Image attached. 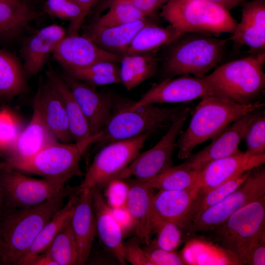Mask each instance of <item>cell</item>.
Listing matches in <instances>:
<instances>
[{
	"label": "cell",
	"mask_w": 265,
	"mask_h": 265,
	"mask_svg": "<svg viewBox=\"0 0 265 265\" xmlns=\"http://www.w3.org/2000/svg\"><path fill=\"white\" fill-rule=\"evenodd\" d=\"M60 195L40 204L5 208L0 216V265H18L46 223L64 205Z\"/></svg>",
	"instance_id": "1"
},
{
	"label": "cell",
	"mask_w": 265,
	"mask_h": 265,
	"mask_svg": "<svg viewBox=\"0 0 265 265\" xmlns=\"http://www.w3.org/2000/svg\"><path fill=\"white\" fill-rule=\"evenodd\" d=\"M264 106L259 102L242 105L214 96L202 98L192 113L188 126L178 138V158L186 159L196 146L212 140L239 118Z\"/></svg>",
	"instance_id": "2"
},
{
	"label": "cell",
	"mask_w": 265,
	"mask_h": 265,
	"mask_svg": "<svg viewBox=\"0 0 265 265\" xmlns=\"http://www.w3.org/2000/svg\"><path fill=\"white\" fill-rule=\"evenodd\" d=\"M265 53L227 62L204 77L214 96L242 104L255 103L265 87Z\"/></svg>",
	"instance_id": "3"
},
{
	"label": "cell",
	"mask_w": 265,
	"mask_h": 265,
	"mask_svg": "<svg viewBox=\"0 0 265 265\" xmlns=\"http://www.w3.org/2000/svg\"><path fill=\"white\" fill-rule=\"evenodd\" d=\"M159 15L183 33L194 32L219 37L233 34L238 22L212 0H167Z\"/></svg>",
	"instance_id": "4"
},
{
	"label": "cell",
	"mask_w": 265,
	"mask_h": 265,
	"mask_svg": "<svg viewBox=\"0 0 265 265\" xmlns=\"http://www.w3.org/2000/svg\"><path fill=\"white\" fill-rule=\"evenodd\" d=\"M228 39L187 32L172 42L165 60L170 77L189 75L202 78L220 62Z\"/></svg>",
	"instance_id": "5"
},
{
	"label": "cell",
	"mask_w": 265,
	"mask_h": 265,
	"mask_svg": "<svg viewBox=\"0 0 265 265\" xmlns=\"http://www.w3.org/2000/svg\"><path fill=\"white\" fill-rule=\"evenodd\" d=\"M91 145L56 141L28 159L5 166L45 179L68 182L74 177L81 176V158Z\"/></svg>",
	"instance_id": "6"
},
{
	"label": "cell",
	"mask_w": 265,
	"mask_h": 265,
	"mask_svg": "<svg viewBox=\"0 0 265 265\" xmlns=\"http://www.w3.org/2000/svg\"><path fill=\"white\" fill-rule=\"evenodd\" d=\"M265 232V196L236 212L211 231L214 241L239 259L242 265L251 247Z\"/></svg>",
	"instance_id": "7"
},
{
	"label": "cell",
	"mask_w": 265,
	"mask_h": 265,
	"mask_svg": "<svg viewBox=\"0 0 265 265\" xmlns=\"http://www.w3.org/2000/svg\"><path fill=\"white\" fill-rule=\"evenodd\" d=\"M183 107H163L147 105L134 109L126 107L113 113L97 141L103 146L109 143L153 133L170 124Z\"/></svg>",
	"instance_id": "8"
},
{
	"label": "cell",
	"mask_w": 265,
	"mask_h": 265,
	"mask_svg": "<svg viewBox=\"0 0 265 265\" xmlns=\"http://www.w3.org/2000/svg\"><path fill=\"white\" fill-rule=\"evenodd\" d=\"M0 180L3 205L8 208L37 205L56 196H70L76 190L67 186V181L31 178L5 164Z\"/></svg>",
	"instance_id": "9"
},
{
	"label": "cell",
	"mask_w": 265,
	"mask_h": 265,
	"mask_svg": "<svg viewBox=\"0 0 265 265\" xmlns=\"http://www.w3.org/2000/svg\"><path fill=\"white\" fill-rule=\"evenodd\" d=\"M264 196L265 169L261 165L252 169L237 189L202 212L184 231V235L211 232L240 208Z\"/></svg>",
	"instance_id": "10"
},
{
	"label": "cell",
	"mask_w": 265,
	"mask_h": 265,
	"mask_svg": "<svg viewBox=\"0 0 265 265\" xmlns=\"http://www.w3.org/2000/svg\"><path fill=\"white\" fill-rule=\"evenodd\" d=\"M153 133L147 132L133 138L109 143L95 156L80 184L79 192L85 189L105 187L116 178L137 156L148 138Z\"/></svg>",
	"instance_id": "11"
},
{
	"label": "cell",
	"mask_w": 265,
	"mask_h": 265,
	"mask_svg": "<svg viewBox=\"0 0 265 265\" xmlns=\"http://www.w3.org/2000/svg\"><path fill=\"white\" fill-rule=\"evenodd\" d=\"M190 113L188 107H183L159 141L151 149L140 152L116 178L127 179L134 177L139 180H148L172 166L173 155L177 141Z\"/></svg>",
	"instance_id": "12"
},
{
	"label": "cell",
	"mask_w": 265,
	"mask_h": 265,
	"mask_svg": "<svg viewBox=\"0 0 265 265\" xmlns=\"http://www.w3.org/2000/svg\"><path fill=\"white\" fill-rule=\"evenodd\" d=\"M179 76L176 78L169 77L153 85L139 100L126 107L134 109L147 105L184 103L213 96L211 87L204 77L197 78L189 75Z\"/></svg>",
	"instance_id": "13"
},
{
	"label": "cell",
	"mask_w": 265,
	"mask_h": 265,
	"mask_svg": "<svg viewBox=\"0 0 265 265\" xmlns=\"http://www.w3.org/2000/svg\"><path fill=\"white\" fill-rule=\"evenodd\" d=\"M261 109L247 113L235 121L213 139L209 145L192 154L182 164L199 172L211 161L238 152V145L248 129L256 119L265 112Z\"/></svg>",
	"instance_id": "14"
},
{
	"label": "cell",
	"mask_w": 265,
	"mask_h": 265,
	"mask_svg": "<svg viewBox=\"0 0 265 265\" xmlns=\"http://www.w3.org/2000/svg\"><path fill=\"white\" fill-rule=\"evenodd\" d=\"M52 55L65 69L84 68L102 61L120 62L123 56L106 51L89 38L77 34L65 36L56 45Z\"/></svg>",
	"instance_id": "15"
},
{
	"label": "cell",
	"mask_w": 265,
	"mask_h": 265,
	"mask_svg": "<svg viewBox=\"0 0 265 265\" xmlns=\"http://www.w3.org/2000/svg\"><path fill=\"white\" fill-rule=\"evenodd\" d=\"M62 78L84 114L91 135H100L113 114L110 97L68 73Z\"/></svg>",
	"instance_id": "16"
},
{
	"label": "cell",
	"mask_w": 265,
	"mask_h": 265,
	"mask_svg": "<svg viewBox=\"0 0 265 265\" xmlns=\"http://www.w3.org/2000/svg\"><path fill=\"white\" fill-rule=\"evenodd\" d=\"M58 141L45 124L38 103L34 101L30 122L18 134L12 146L5 154V164L28 159L41 150Z\"/></svg>",
	"instance_id": "17"
},
{
	"label": "cell",
	"mask_w": 265,
	"mask_h": 265,
	"mask_svg": "<svg viewBox=\"0 0 265 265\" xmlns=\"http://www.w3.org/2000/svg\"><path fill=\"white\" fill-rule=\"evenodd\" d=\"M265 163V154L251 155L239 150L230 156L214 160L199 171L197 187H216L244 172Z\"/></svg>",
	"instance_id": "18"
},
{
	"label": "cell",
	"mask_w": 265,
	"mask_h": 265,
	"mask_svg": "<svg viewBox=\"0 0 265 265\" xmlns=\"http://www.w3.org/2000/svg\"><path fill=\"white\" fill-rule=\"evenodd\" d=\"M65 34L63 27L53 24L41 28L25 39L20 52L25 70L29 76H35L42 71Z\"/></svg>",
	"instance_id": "19"
},
{
	"label": "cell",
	"mask_w": 265,
	"mask_h": 265,
	"mask_svg": "<svg viewBox=\"0 0 265 265\" xmlns=\"http://www.w3.org/2000/svg\"><path fill=\"white\" fill-rule=\"evenodd\" d=\"M198 187L175 190H159L154 194L152 206V229L157 224L171 222L183 231L196 195Z\"/></svg>",
	"instance_id": "20"
},
{
	"label": "cell",
	"mask_w": 265,
	"mask_h": 265,
	"mask_svg": "<svg viewBox=\"0 0 265 265\" xmlns=\"http://www.w3.org/2000/svg\"><path fill=\"white\" fill-rule=\"evenodd\" d=\"M77 192V191H76ZM79 193V198L70 219L78 249L77 265H85L91 253L96 234L91 189Z\"/></svg>",
	"instance_id": "21"
},
{
	"label": "cell",
	"mask_w": 265,
	"mask_h": 265,
	"mask_svg": "<svg viewBox=\"0 0 265 265\" xmlns=\"http://www.w3.org/2000/svg\"><path fill=\"white\" fill-rule=\"evenodd\" d=\"M241 19L231 39L248 46L251 54L265 52V0H252L243 3Z\"/></svg>",
	"instance_id": "22"
},
{
	"label": "cell",
	"mask_w": 265,
	"mask_h": 265,
	"mask_svg": "<svg viewBox=\"0 0 265 265\" xmlns=\"http://www.w3.org/2000/svg\"><path fill=\"white\" fill-rule=\"evenodd\" d=\"M35 99L45 124L57 140L66 143L73 142L62 100L48 79L39 85Z\"/></svg>",
	"instance_id": "23"
},
{
	"label": "cell",
	"mask_w": 265,
	"mask_h": 265,
	"mask_svg": "<svg viewBox=\"0 0 265 265\" xmlns=\"http://www.w3.org/2000/svg\"><path fill=\"white\" fill-rule=\"evenodd\" d=\"M184 240L185 244L180 253L186 265H242L234 253L208 238L194 234L184 235Z\"/></svg>",
	"instance_id": "24"
},
{
	"label": "cell",
	"mask_w": 265,
	"mask_h": 265,
	"mask_svg": "<svg viewBox=\"0 0 265 265\" xmlns=\"http://www.w3.org/2000/svg\"><path fill=\"white\" fill-rule=\"evenodd\" d=\"M130 189L126 207L133 219L136 237L146 245L151 241L154 189L142 181L128 180Z\"/></svg>",
	"instance_id": "25"
},
{
	"label": "cell",
	"mask_w": 265,
	"mask_h": 265,
	"mask_svg": "<svg viewBox=\"0 0 265 265\" xmlns=\"http://www.w3.org/2000/svg\"><path fill=\"white\" fill-rule=\"evenodd\" d=\"M91 189L96 233L104 247L121 265H125L122 232L112 217L100 189L94 187Z\"/></svg>",
	"instance_id": "26"
},
{
	"label": "cell",
	"mask_w": 265,
	"mask_h": 265,
	"mask_svg": "<svg viewBox=\"0 0 265 265\" xmlns=\"http://www.w3.org/2000/svg\"><path fill=\"white\" fill-rule=\"evenodd\" d=\"M150 22L146 19L113 26H106L96 22L90 25L84 36L102 49L124 54L137 32Z\"/></svg>",
	"instance_id": "27"
},
{
	"label": "cell",
	"mask_w": 265,
	"mask_h": 265,
	"mask_svg": "<svg viewBox=\"0 0 265 265\" xmlns=\"http://www.w3.org/2000/svg\"><path fill=\"white\" fill-rule=\"evenodd\" d=\"M46 74L62 100L73 142L96 143L98 136L91 135L88 122L63 78L52 70H48Z\"/></svg>",
	"instance_id": "28"
},
{
	"label": "cell",
	"mask_w": 265,
	"mask_h": 265,
	"mask_svg": "<svg viewBox=\"0 0 265 265\" xmlns=\"http://www.w3.org/2000/svg\"><path fill=\"white\" fill-rule=\"evenodd\" d=\"M41 15L23 0H0V39L20 36L30 23Z\"/></svg>",
	"instance_id": "29"
},
{
	"label": "cell",
	"mask_w": 265,
	"mask_h": 265,
	"mask_svg": "<svg viewBox=\"0 0 265 265\" xmlns=\"http://www.w3.org/2000/svg\"><path fill=\"white\" fill-rule=\"evenodd\" d=\"M75 192L70 195L67 202L43 226L18 265H25L30 258L46 251L55 236L70 220L79 198V193Z\"/></svg>",
	"instance_id": "30"
},
{
	"label": "cell",
	"mask_w": 265,
	"mask_h": 265,
	"mask_svg": "<svg viewBox=\"0 0 265 265\" xmlns=\"http://www.w3.org/2000/svg\"><path fill=\"white\" fill-rule=\"evenodd\" d=\"M183 33L171 25L165 27L149 22L136 34L124 54H134L169 45Z\"/></svg>",
	"instance_id": "31"
},
{
	"label": "cell",
	"mask_w": 265,
	"mask_h": 265,
	"mask_svg": "<svg viewBox=\"0 0 265 265\" xmlns=\"http://www.w3.org/2000/svg\"><path fill=\"white\" fill-rule=\"evenodd\" d=\"M119 71L120 82L130 91L155 73L157 63L150 55L123 54Z\"/></svg>",
	"instance_id": "32"
},
{
	"label": "cell",
	"mask_w": 265,
	"mask_h": 265,
	"mask_svg": "<svg viewBox=\"0 0 265 265\" xmlns=\"http://www.w3.org/2000/svg\"><path fill=\"white\" fill-rule=\"evenodd\" d=\"M251 170L236 176L216 187L208 189L198 188L184 231L202 212L216 204L237 189L247 178Z\"/></svg>",
	"instance_id": "33"
},
{
	"label": "cell",
	"mask_w": 265,
	"mask_h": 265,
	"mask_svg": "<svg viewBox=\"0 0 265 265\" xmlns=\"http://www.w3.org/2000/svg\"><path fill=\"white\" fill-rule=\"evenodd\" d=\"M26 88L24 70L13 54L0 49V99H11Z\"/></svg>",
	"instance_id": "34"
},
{
	"label": "cell",
	"mask_w": 265,
	"mask_h": 265,
	"mask_svg": "<svg viewBox=\"0 0 265 265\" xmlns=\"http://www.w3.org/2000/svg\"><path fill=\"white\" fill-rule=\"evenodd\" d=\"M199 173L181 163L171 166L154 178L142 181L159 190L187 189L197 187Z\"/></svg>",
	"instance_id": "35"
},
{
	"label": "cell",
	"mask_w": 265,
	"mask_h": 265,
	"mask_svg": "<svg viewBox=\"0 0 265 265\" xmlns=\"http://www.w3.org/2000/svg\"><path fill=\"white\" fill-rule=\"evenodd\" d=\"M46 251L57 265H77L78 249L70 220L55 236Z\"/></svg>",
	"instance_id": "36"
},
{
	"label": "cell",
	"mask_w": 265,
	"mask_h": 265,
	"mask_svg": "<svg viewBox=\"0 0 265 265\" xmlns=\"http://www.w3.org/2000/svg\"><path fill=\"white\" fill-rule=\"evenodd\" d=\"M108 11L96 22L106 26L123 25L146 19L130 0H116L109 5Z\"/></svg>",
	"instance_id": "37"
},
{
	"label": "cell",
	"mask_w": 265,
	"mask_h": 265,
	"mask_svg": "<svg viewBox=\"0 0 265 265\" xmlns=\"http://www.w3.org/2000/svg\"><path fill=\"white\" fill-rule=\"evenodd\" d=\"M44 10L48 14L71 21L68 35L77 34L87 14L72 0H47Z\"/></svg>",
	"instance_id": "38"
},
{
	"label": "cell",
	"mask_w": 265,
	"mask_h": 265,
	"mask_svg": "<svg viewBox=\"0 0 265 265\" xmlns=\"http://www.w3.org/2000/svg\"><path fill=\"white\" fill-rule=\"evenodd\" d=\"M153 231L157 233V237L150 244L165 250L176 251L184 240L183 230L173 222L159 223L153 228Z\"/></svg>",
	"instance_id": "39"
},
{
	"label": "cell",
	"mask_w": 265,
	"mask_h": 265,
	"mask_svg": "<svg viewBox=\"0 0 265 265\" xmlns=\"http://www.w3.org/2000/svg\"><path fill=\"white\" fill-rule=\"evenodd\" d=\"M244 138L247 147L245 152L254 156L265 154V112L253 122Z\"/></svg>",
	"instance_id": "40"
},
{
	"label": "cell",
	"mask_w": 265,
	"mask_h": 265,
	"mask_svg": "<svg viewBox=\"0 0 265 265\" xmlns=\"http://www.w3.org/2000/svg\"><path fill=\"white\" fill-rule=\"evenodd\" d=\"M22 130L12 114L6 110L0 111V155H5Z\"/></svg>",
	"instance_id": "41"
},
{
	"label": "cell",
	"mask_w": 265,
	"mask_h": 265,
	"mask_svg": "<svg viewBox=\"0 0 265 265\" xmlns=\"http://www.w3.org/2000/svg\"><path fill=\"white\" fill-rule=\"evenodd\" d=\"M104 196L106 203L111 208L125 206L129 194L130 185L125 179L114 178L109 181Z\"/></svg>",
	"instance_id": "42"
},
{
	"label": "cell",
	"mask_w": 265,
	"mask_h": 265,
	"mask_svg": "<svg viewBox=\"0 0 265 265\" xmlns=\"http://www.w3.org/2000/svg\"><path fill=\"white\" fill-rule=\"evenodd\" d=\"M76 79L92 86H100L120 82L118 75H102L87 72L78 68L65 69Z\"/></svg>",
	"instance_id": "43"
},
{
	"label": "cell",
	"mask_w": 265,
	"mask_h": 265,
	"mask_svg": "<svg viewBox=\"0 0 265 265\" xmlns=\"http://www.w3.org/2000/svg\"><path fill=\"white\" fill-rule=\"evenodd\" d=\"M146 245L143 249L153 265H186L180 252L165 250L150 243Z\"/></svg>",
	"instance_id": "44"
},
{
	"label": "cell",
	"mask_w": 265,
	"mask_h": 265,
	"mask_svg": "<svg viewBox=\"0 0 265 265\" xmlns=\"http://www.w3.org/2000/svg\"><path fill=\"white\" fill-rule=\"evenodd\" d=\"M140 241L136 237L123 242L125 259L133 265H153L144 249L140 247Z\"/></svg>",
	"instance_id": "45"
},
{
	"label": "cell",
	"mask_w": 265,
	"mask_h": 265,
	"mask_svg": "<svg viewBox=\"0 0 265 265\" xmlns=\"http://www.w3.org/2000/svg\"><path fill=\"white\" fill-rule=\"evenodd\" d=\"M243 265H265V232L260 235L251 247Z\"/></svg>",
	"instance_id": "46"
},
{
	"label": "cell",
	"mask_w": 265,
	"mask_h": 265,
	"mask_svg": "<svg viewBox=\"0 0 265 265\" xmlns=\"http://www.w3.org/2000/svg\"><path fill=\"white\" fill-rule=\"evenodd\" d=\"M110 209L112 217L122 232L123 238L131 232H134L133 219L126 206L110 208Z\"/></svg>",
	"instance_id": "47"
},
{
	"label": "cell",
	"mask_w": 265,
	"mask_h": 265,
	"mask_svg": "<svg viewBox=\"0 0 265 265\" xmlns=\"http://www.w3.org/2000/svg\"><path fill=\"white\" fill-rule=\"evenodd\" d=\"M78 69L89 73L102 75H119V71L116 63L108 61H99L86 68Z\"/></svg>",
	"instance_id": "48"
},
{
	"label": "cell",
	"mask_w": 265,
	"mask_h": 265,
	"mask_svg": "<svg viewBox=\"0 0 265 265\" xmlns=\"http://www.w3.org/2000/svg\"><path fill=\"white\" fill-rule=\"evenodd\" d=\"M132 4L146 17L160 9L167 0H130Z\"/></svg>",
	"instance_id": "49"
},
{
	"label": "cell",
	"mask_w": 265,
	"mask_h": 265,
	"mask_svg": "<svg viewBox=\"0 0 265 265\" xmlns=\"http://www.w3.org/2000/svg\"><path fill=\"white\" fill-rule=\"evenodd\" d=\"M25 265H57V264L45 251L30 258Z\"/></svg>",
	"instance_id": "50"
},
{
	"label": "cell",
	"mask_w": 265,
	"mask_h": 265,
	"mask_svg": "<svg viewBox=\"0 0 265 265\" xmlns=\"http://www.w3.org/2000/svg\"><path fill=\"white\" fill-rule=\"evenodd\" d=\"M217 3L227 11H230L231 9L243 3L246 0H212Z\"/></svg>",
	"instance_id": "51"
},
{
	"label": "cell",
	"mask_w": 265,
	"mask_h": 265,
	"mask_svg": "<svg viewBox=\"0 0 265 265\" xmlns=\"http://www.w3.org/2000/svg\"><path fill=\"white\" fill-rule=\"evenodd\" d=\"M80 6L87 15L91 9L99 0H72Z\"/></svg>",
	"instance_id": "52"
},
{
	"label": "cell",
	"mask_w": 265,
	"mask_h": 265,
	"mask_svg": "<svg viewBox=\"0 0 265 265\" xmlns=\"http://www.w3.org/2000/svg\"><path fill=\"white\" fill-rule=\"evenodd\" d=\"M4 166V161H0V171ZM3 204V198L0 180V216L2 212V207Z\"/></svg>",
	"instance_id": "53"
},
{
	"label": "cell",
	"mask_w": 265,
	"mask_h": 265,
	"mask_svg": "<svg viewBox=\"0 0 265 265\" xmlns=\"http://www.w3.org/2000/svg\"><path fill=\"white\" fill-rule=\"evenodd\" d=\"M114 0H110L108 2V3H109V5L111 4V2H112Z\"/></svg>",
	"instance_id": "54"
}]
</instances>
